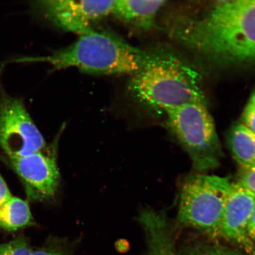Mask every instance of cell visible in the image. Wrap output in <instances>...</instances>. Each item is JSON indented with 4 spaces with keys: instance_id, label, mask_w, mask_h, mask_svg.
<instances>
[{
    "instance_id": "cell-16",
    "label": "cell",
    "mask_w": 255,
    "mask_h": 255,
    "mask_svg": "<svg viewBox=\"0 0 255 255\" xmlns=\"http://www.w3.org/2000/svg\"><path fill=\"white\" fill-rule=\"evenodd\" d=\"M33 251L28 239L23 234L0 244V255H31Z\"/></svg>"
},
{
    "instance_id": "cell-12",
    "label": "cell",
    "mask_w": 255,
    "mask_h": 255,
    "mask_svg": "<svg viewBox=\"0 0 255 255\" xmlns=\"http://www.w3.org/2000/svg\"><path fill=\"white\" fill-rule=\"evenodd\" d=\"M229 147L242 170L255 166V133L242 123L235 124L228 135Z\"/></svg>"
},
{
    "instance_id": "cell-17",
    "label": "cell",
    "mask_w": 255,
    "mask_h": 255,
    "mask_svg": "<svg viewBox=\"0 0 255 255\" xmlns=\"http://www.w3.org/2000/svg\"><path fill=\"white\" fill-rule=\"evenodd\" d=\"M238 183L255 196V166L242 170Z\"/></svg>"
},
{
    "instance_id": "cell-4",
    "label": "cell",
    "mask_w": 255,
    "mask_h": 255,
    "mask_svg": "<svg viewBox=\"0 0 255 255\" xmlns=\"http://www.w3.org/2000/svg\"><path fill=\"white\" fill-rule=\"evenodd\" d=\"M232 186L228 177L191 175L181 189L178 221L210 238H219L223 213Z\"/></svg>"
},
{
    "instance_id": "cell-3",
    "label": "cell",
    "mask_w": 255,
    "mask_h": 255,
    "mask_svg": "<svg viewBox=\"0 0 255 255\" xmlns=\"http://www.w3.org/2000/svg\"><path fill=\"white\" fill-rule=\"evenodd\" d=\"M127 90L133 100L157 111L187 104L205 103L198 72L173 52L153 50L150 61L131 76Z\"/></svg>"
},
{
    "instance_id": "cell-7",
    "label": "cell",
    "mask_w": 255,
    "mask_h": 255,
    "mask_svg": "<svg viewBox=\"0 0 255 255\" xmlns=\"http://www.w3.org/2000/svg\"><path fill=\"white\" fill-rule=\"evenodd\" d=\"M59 136L52 145L49 154L42 151L20 157L0 155V159L17 175L32 202L52 199L57 193L60 175L57 163Z\"/></svg>"
},
{
    "instance_id": "cell-1",
    "label": "cell",
    "mask_w": 255,
    "mask_h": 255,
    "mask_svg": "<svg viewBox=\"0 0 255 255\" xmlns=\"http://www.w3.org/2000/svg\"><path fill=\"white\" fill-rule=\"evenodd\" d=\"M175 39L209 62L222 66L255 63V0L217 1L198 17L181 19Z\"/></svg>"
},
{
    "instance_id": "cell-13",
    "label": "cell",
    "mask_w": 255,
    "mask_h": 255,
    "mask_svg": "<svg viewBox=\"0 0 255 255\" xmlns=\"http://www.w3.org/2000/svg\"><path fill=\"white\" fill-rule=\"evenodd\" d=\"M36 225L29 205L19 197L12 196L0 207V229L14 232Z\"/></svg>"
},
{
    "instance_id": "cell-15",
    "label": "cell",
    "mask_w": 255,
    "mask_h": 255,
    "mask_svg": "<svg viewBox=\"0 0 255 255\" xmlns=\"http://www.w3.org/2000/svg\"><path fill=\"white\" fill-rule=\"evenodd\" d=\"M178 253V255H244L241 252L219 245H195Z\"/></svg>"
},
{
    "instance_id": "cell-11",
    "label": "cell",
    "mask_w": 255,
    "mask_h": 255,
    "mask_svg": "<svg viewBox=\"0 0 255 255\" xmlns=\"http://www.w3.org/2000/svg\"><path fill=\"white\" fill-rule=\"evenodd\" d=\"M165 1H116L112 14L137 29L148 30L154 27L156 17Z\"/></svg>"
},
{
    "instance_id": "cell-20",
    "label": "cell",
    "mask_w": 255,
    "mask_h": 255,
    "mask_svg": "<svg viewBox=\"0 0 255 255\" xmlns=\"http://www.w3.org/2000/svg\"><path fill=\"white\" fill-rule=\"evenodd\" d=\"M249 236L255 244V210L248 227Z\"/></svg>"
},
{
    "instance_id": "cell-2",
    "label": "cell",
    "mask_w": 255,
    "mask_h": 255,
    "mask_svg": "<svg viewBox=\"0 0 255 255\" xmlns=\"http://www.w3.org/2000/svg\"><path fill=\"white\" fill-rule=\"evenodd\" d=\"M153 50L139 49L111 32L94 29L52 55L22 61L46 62L56 69L76 68L89 74L132 76L148 65Z\"/></svg>"
},
{
    "instance_id": "cell-6",
    "label": "cell",
    "mask_w": 255,
    "mask_h": 255,
    "mask_svg": "<svg viewBox=\"0 0 255 255\" xmlns=\"http://www.w3.org/2000/svg\"><path fill=\"white\" fill-rule=\"evenodd\" d=\"M45 139L21 99L0 84V148L8 157H20L42 151Z\"/></svg>"
},
{
    "instance_id": "cell-19",
    "label": "cell",
    "mask_w": 255,
    "mask_h": 255,
    "mask_svg": "<svg viewBox=\"0 0 255 255\" xmlns=\"http://www.w3.org/2000/svg\"><path fill=\"white\" fill-rule=\"evenodd\" d=\"M12 197L10 190L4 178L0 173V207L5 205Z\"/></svg>"
},
{
    "instance_id": "cell-14",
    "label": "cell",
    "mask_w": 255,
    "mask_h": 255,
    "mask_svg": "<svg viewBox=\"0 0 255 255\" xmlns=\"http://www.w3.org/2000/svg\"><path fill=\"white\" fill-rule=\"evenodd\" d=\"M31 255H71V245L66 239L50 237Z\"/></svg>"
},
{
    "instance_id": "cell-10",
    "label": "cell",
    "mask_w": 255,
    "mask_h": 255,
    "mask_svg": "<svg viewBox=\"0 0 255 255\" xmlns=\"http://www.w3.org/2000/svg\"><path fill=\"white\" fill-rule=\"evenodd\" d=\"M137 221L146 235L147 251L145 255H178L170 223L165 213L143 208Z\"/></svg>"
},
{
    "instance_id": "cell-21",
    "label": "cell",
    "mask_w": 255,
    "mask_h": 255,
    "mask_svg": "<svg viewBox=\"0 0 255 255\" xmlns=\"http://www.w3.org/2000/svg\"><path fill=\"white\" fill-rule=\"evenodd\" d=\"M249 103H250L251 105H253V106L255 107V91H254L253 95H252Z\"/></svg>"
},
{
    "instance_id": "cell-9",
    "label": "cell",
    "mask_w": 255,
    "mask_h": 255,
    "mask_svg": "<svg viewBox=\"0 0 255 255\" xmlns=\"http://www.w3.org/2000/svg\"><path fill=\"white\" fill-rule=\"evenodd\" d=\"M255 210V196L241 184H233L223 213L220 237L248 255H255V244L248 232Z\"/></svg>"
},
{
    "instance_id": "cell-8",
    "label": "cell",
    "mask_w": 255,
    "mask_h": 255,
    "mask_svg": "<svg viewBox=\"0 0 255 255\" xmlns=\"http://www.w3.org/2000/svg\"><path fill=\"white\" fill-rule=\"evenodd\" d=\"M115 2L43 0L32 2L31 7L56 27L80 36L94 30L93 24L112 14Z\"/></svg>"
},
{
    "instance_id": "cell-5",
    "label": "cell",
    "mask_w": 255,
    "mask_h": 255,
    "mask_svg": "<svg viewBox=\"0 0 255 255\" xmlns=\"http://www.w3.org/2000/svg\"><path fill=\"white\" fill-rule=\"evenodd\" d=\"M168 126L196 170L218 167L223 156L214 121L205 103L187 104L167 112Z\"/></svg>"
},
{
    "instance_id": "cell-18",
    "label": "cell",
    "mask_w": 255,
    "mask_h": 255,
    "mask_svg": "<svg viewBox=\"0 0 255 255\" xmlns=\"http://www.w3.org/2000/svg\"><path fill=\"white\" fill-rule=\"evenodd\" d=\"M242 124L255 133V107L248 103L242 115Z\"/></svg>"
}]
</instances>
